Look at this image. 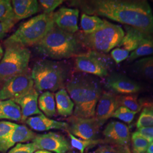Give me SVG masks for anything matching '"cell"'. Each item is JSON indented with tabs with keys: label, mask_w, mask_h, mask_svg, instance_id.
I'll list each match as a JSON object with an SVG mask.
<instances>
[{
	"label": "cell",
	"mask_w": 153,
	"mask_h": 153,
	"mask_svg": "<svg viewBox=\"0 0 153 153\" xmlns=\"http://www.w3.org/2000/svg\"><path fill=\"white\" fill-rule=\"evenodd\" d=\"M148 103L149 104H151V105H153V102H146Z\"/></svg>",
	"instance_id": "cell-45"
},
{
	"label": "cell",
	"mask_w": 153,
	"mask_h": 153,
	"mask_svg": "<svg viewBox=\"0 0 153 153\" xmlns=\"http://www.w3.org/2000/svg\"><path fill=\"white\" fill-rule=\"evenodd\" d=\"M153 55V37L149 35L145 39L137 49L133 51L128 58V62H131L143 56Z\"/></svg>",
	"instance_id": "cell-26"
},
{
	"label": "cell",
	"mask_w": 153,
	"mask_h": 153,
	"mask_svg": "<svg viewBox=\"0 0 153 153\" xmlns=\"http://www.w3.org/2000/svg\"><path fill=\"white\" fill-rule=\"evenodd\" d=\"M124 27L126 30V35H124V38L118 46L122 47L123 49L129 52L137 49L145 39L149 35H151L144 33L129 26H125Z\"/></svg>",
	"instance_id": "cell-20"
},
{
	"label": "cell",
	"mask_w": 153,
	"mask_h": 153,
	"mask_svg": "<svg viewBox=\"0 0 153 153\" xmlns=\"http://www.w3.org/2000/svg\"><path fill=\"white\" fill-rule=\"evenodd\" d=\"M64 2L62 0H40L39 4L44 11L43 13L50 14L53 13L55 9Z\"/></svg>",
	"instance_id": "cell-36"
},
{
	"label": "cell",
	"mask_w": 153,
	"mask_h": 153,
	"mask_svg": "<svg viewBox=\"0 0 153 153\" xmlns=\"http://www.w3.org/2000/svg\"><path fill=\"white\" fill-rule=\"evenodd\" d=\"M67 121V131L75 137L83 140H97L100 129L103 126L95 117L82 118L71 115Z\"/></svg>",
	"instance_id": "cell-10"
},
{
	"label": "cell",
	"mask_w": 153,
	"mask_h": 153,
	"mask_svg": "<svg viewBox=\"0 0 153 153\" xmlns=\"http://www.w3.org/2000/svg\"><path fill=\"white\" fill-rule=\"evenodd\" d=\"M1 83H0V85H1Z\"/></svg>",
	"instance_id": "cell-46"
},
{
	"label": "cell",
	"mask_w": 153,
	"mask_h": 153,
	"mask_svg": "<svg viewBox=\"0 0 153 153\" xmlns=\"http://www.w3.org/2000/svg\"><path fill=\"white\" fill-rule=\"evenodd\" d=\"M5 51L0 61V83L28 70L31 52L25 47L16 44L5 45Z\"/></svg>",
	"instance_id": "cell-7"
},
{
	"label": "cell",
	"mask_w": 153,
	"mask_h": 153,
	"mask_svg": "<svg viewBox=\"0 0 153 153\" xmlns=\"http://www.w3.org/2000/svg\"><path fill=\"white\" fill-rule=\"evenodd\" d=\"M131 70L141 78L153 81V56L135 61L131 64Z\"/></svg>",
	"instance_id": "cell-23"
},
{
	"label": "cell",
	"mask_w": 153,
	"mask_h": 153,
	"mask_svg": "<svg viewBox=\"0 0 153 153\" xmlns=\"http://www.w3.org/2000/svg\"><path fill=\"white\" fill-rule=\"evenodd\" d=\"M34 86L31 72L27 71L6 81L0 89V100H14L27 93Z\"/></svg>",
	"instance_id": "cell-9"
},
{
	"label": "cell",
	"mask_w": 153,
	"mask_h": 153,
	"mask_svg": "<svg viewBox=\"0 0 153 153\" xmlns=\"http://www.w3.org/2000/svg\"><path fill=\"white\" fill-rule=\"evenodd\" d=\"M138 131L141 136L147 139L150 142L153 141V126L143 127L137 129Z\"/></svg>",
	"instance_id": "cell-39"
},
{
	"label": "cell",
	"mask_w": 153,
	"mask_h": 153,
	"mask_svg": "<svg viewBox=\"0 0 153 153\" xmlns=\"http://www.w3.org/2000/svg\"><path fill=\"white\" fill-rule=\"evenodd\" d=\"M129 52L126 49L116 48L113 49L111 52V56L116 64H120L122 61L128 58Z\"/></svg>",
	"instance_id": "cell-37"
},
{
	"label": "cell",
	"mask_w": 153,
	"mask_h": 153,
	"mask_svg": "<svg viewBox=\"0 0 153 153\" xmlns=\"http://www.w3.org/2000/svg\"><path fill=\"white\" fill-rule=\"evenodd\" d=\"M25 123L35 131H48L52 129H60L66 131L68 129L67 123L51 119L43 114L28 117Z\"/></svg>",
	"instance_id": "cell-18"
},
{
	"label": "cell",
	"mask_w": 153,
	"mask_h": 153,
	"mask_svg": "<svg viewBox=\"0 0 153 153\" xmlns=\"http://www.w3.org/2000/svg\"><path fill=\"white\" fill-rule=\"evenodd\" d=\"M38 107L47 117L53 116L56 112L55 94L49 91L42 93L38 98Z\"/></svg>",
	"instance_id": "cell-24"
},
{
	"label": "cell",
	"mask_w": 153,
	"mask_h": 153,
	"mask_svg": "<svg viewBox=\"0 0 153 153\" xmlns=\"http://www.w3.org/2000/svg\"><path fill=\"white\" fill-rule=\"evenodd\" d=\"M131 146L133 153H146L150 143L138 131L132 133L131 136Z\"/></svg>",
	"instance_id": "cell-30"
},
{
	"label": "cell",
	"mask_w": 153,
	"mask_h": 153,
	"mask_svg": "<svg viewBox=\"0 0 153 153\" xmlns=\"http://www.w3.org/2000/svg\"><path fill=\"white\" fill-rule=\"evenodd\" d=\"M55 98L56 107L59 115L63 117L73 115L74 104L65 88L58 90L55 94Z\"/></svg>",
	"instance_id": "cell-21"
},
{
	"label": "cell",
	"mask_w": 153,
	"mask_h": 153,
	"mask_svg": "<svg viewBox=\"0 0 153 153\" xmlns=\"http://www.w3.org/2000/svg\"><path fill=\"white\" fill-rule=\"evenodd\" d=\"M11 4L16 22L32 16L39 10L36 0H13Z\"/></svg>",
	"instance_id": "cell-19"
},
{
	"label": "cell",
	"mask_w": 153,
	"mask_h": 153,
	"mask_svg": "<svg viewBox=\"0 0 153 153\" xmlns=\"http://www.w3.org/2000/svg\"><path fill=\"white\" fill-rule=\"evenodd\" d=\"M131 153V151H130V149H129V147H128V148H126V153Z\"/></svg>",
	"instance_id": "cell-44"
},
{
	"label": "cell",
	"mask_w": 153,
	"mask_h": 153,
	"mask_svg": "<svg viewBox=\"0 0 153 153\" xmlns=\"http://www.w3.org/2000/svg\"><path fill=\"white\" fill-rule=\"evenodd\" d=\"M83 48L107 53L120 44L125 33L120 26L104 19L103 26L91 33H86L79 30L75 33Z\"/></svg>",
	"instance_id": "cell-6"
},
{
	"label": "cell",
	"mask_w": 153,
	"mask_h": 153,
	"mask_svg": "<svg viewBox=\"0 0 153 153\" xmlns=\"http://www.w3.org/2000/svg\"><path fill=\"white\" fill-rule=\"evenodd\" d=\"M119 107H124L133 112L138 113L142 109L140 100H138L137 95H117Z\"/></svg>",
	"instance_id": "cell-29"
},
{
	"label": "cell",
	"mask_w": 153,
	"mask_h": 153,
	"mask_svg": "<svg viewBox=\"0 0 153 153\" xmlns=\"http://www.w3.org/2000/svg\"><path fill=\"white\" fill-rule=\"evenodd\" d=\"M128 147L129 146L121 147L112 144L104 143L99 146L92 153H125Z\"/></svg>",
	"instance_id": "cell-34"
},
{
	"label": "cell",
	"mask_w": 153,
	"mask_h": 153,
	"mask_svg": "<svg viewBox=\"0 0 153 153\" xmlns=\"http://www.w3.org/2000/svg\"><path fill=\"white\" fill-rule=\"evenodd\" d=\"M36 135L27 126L17 124L9 137L0 143V152L5 153L17 143L32 141Z\"/></svg>",
	"instance_id": "cell-17"
},
{
	"label": "cell",
	"mask_w": 153,
	"mask_h": 153,
	"mask_svg": "<svg viewBox=\"0 0 153 153\" xmlns=\"http://www.w3.org/2000/svg\"><path fill=\"white\" fill-rule=\"evenodd\" d=\"M88 15L104 16L144 33L153 34V14L144 0H92L73 2Z\"/></svg>",
	"instance_id": "cell-1"
},
{
	"label": "cell",
	"mask_w": 153,
	"mask_h": 153,
	"mask_svg": "<svg viewBox=\"0 0 153 153\" xmlns=\"http://www.w3.org/2000/svg\"><path fill=\"white\" fill-rule=\"evenodd\" d=\"M31 75L34 88L38 93L44 91L53 93L65 86L68 71L60 62L40 60L33 66Z\"/></svg>",
	"instance_id": "cell-4"
},
{
	"label": "cell",
	"mask_w": 153,
	"mask_h": 153,
	"mask_svg": "<svg viewBox=\"0 0 153 153\" xmlns=\"http://www.w3.org/2000/svg\"><path fill=\"white\" fill-rule=\"evenodd\" d=\"M143 108L136 123L137 129L153 126V105L140 100Z\"/></svg>",
	"instance_id": "cell-28"
},
{
	"label": "cell",
	"mask_w": 153,
	"mask_h": 153,
	"mask_svg": "<svg viewBox=\"0 0 153 153\" xmlns=\"http://www.w3.org/2000/svg\"><path fill=\"white\" fill-rule=\"evenodd\" d=\"M136 112L124 107H119L116 110L112 117L118 119L128 124H131L133 120Z\"/></svg>",
	"instance_id": "cell-32"
},
{
	"label": "cell",
	"mask_w": 153,
	"mask_h": 153,
	"mask_svg": "<svg viewBox=\"0 0 153 153\" xmlns=\"http://www.w3.org/2000/svg\"><path fill=\"white\" fill-rule=\"evenodd\" d=\"M16 126L10 121H0V143L9 137Z\"/></svg>",
	"instance_id": "cell-33"
},
{
	"label": "cell",
	"mask_w": 153,
	"mask_h": 153,
	"mask_svg": "<svg viewBox=\"0 0 153 153\" xmlns=\"http://www.w3.org/2000/svg\"><path fill=\"white\" fill-rule=\"evenodd\" d=\"M66 90L74 104L73 115L82 118L95 117V109L103 90L98 78L83 73L68 80Z\"/></svg>",
	"instance_id": "cell-2"
},
{
	"label": "cell",
	"mask_w": 153,
	"mask_h": 153,
	"mask_svg": "<svg viewBox=\"0 0 153 153\" xmlns=\"http://www.w3.org/2000/svg\"><path fill=\"white\" fill-rule=\"evenodd\" d=\"M119 107L117 95L110 91H104L97 105L95 117L104 125L109 118L112 117Z\"/></svg>",
	"instance_id": "cell-15"
},
{
	"label": "cell",
	"mask_w": 153,
	"mask_h": 153,
	"mask_svg": "<svg viewBox=\"0 0 153 153\" xmlns=\"http://www.w3.org/2000/svg\"><path fill=\"white\" fill-rule=\"evenodd\" d=\"M104 19L98 16H91L83 13L81 18V26L82 31L86 33H91L97 31L104 25Z\"/></svg>",
	"instance_id": "cell-25"
},
{
	"label": "cell",
	"mask_w": 153,
	"mask_h": 153,
	"mask_svg": "<svg viewBox=\"0 0 153 153\" xmlns=\"http://www.w3.org/2000/svg\"><path fill=\"white\" fill-rule=\"evenodd\" d=\"M38 149L33 142L26 143H17L11 148L8 153H33Z\"/></svg>",
	"instance_id": "cell-35"
},
{
	"label": "cell",
	"mask_w": 153,
	"mask_h": 153,
	"mask_svg": "<svg viewBox=\"0 0 153 153\" xmlns=\"http://www.w3.org/2000/svg\"><path fill=\"white\" fill-rule=\"evenodd\" d=\"M146 153H153V142L150 143Z\"/></svg>",
	"instance_id": "cell-40"
},
{
	"label": "cell",
	"mask_w": 153,
	"mask_h": 153,
	"mask_svg": "<svg viewBox=\"0 0 153 153\" xmlns=\"http://www.w3.org/2000/svg\"><path fill=\"white\" fill-rule=\"evenodd\" d=\"M0 22L16 23L11 1L10 0H0Z\"/></svg>",
	"instance_id": "cell-31"
},
{
	"label": "cell",
	"mask_w": 153,
	"mask_h": 153,
	"mask_svg": "<svg viewBox=\"0 0 153 153\" xmlns=\"http://www.w3.org/2000/svg\"><path fill=\"white\" fill-rule=\"evenodd\" d=\"M39 53L54 60H63L81 53L82 45L76 34L67 33L56 25L34 45Z\"/></svg>",
	"instance_id": "cell-3"
},
{
	"label": "cell",
	"mask_w": 153,
	"mask_h": 153,
	"mask_svg": "<svg viewBox=\"0 0 153 153\" xmlns=\"http://www.w3.org/2000/svg\"><path fill=\"white\" fill-rule=\"evenodd\" d=\"M53 13H42L22 23L4 41V45L16 44L25 47L34 46L54 26Z\"/></svg>",
	"instance_id": "cell-5"
},
{
	"label": "cell",
	"mask_w": 153,
	"mask_h": 153,
	"mask_svg": "<svg viewBox=\"0 0 153 153\" xmlns=\"http://www.w3.org/2000/svg\"><path fill=\"white\" fill-rule=\"evenodd\" d=\"M33 153H53L47 150H38L36 152H35Z\"/></svg>",
	"instance_id": "cell-41"
},
{
	"label": "cell",
	"mask_w": 153,
	"mask_h": 153,
	"mask_svg": "<svg viewBox=\"0 0 153 153\" xmlns=\"http://www.w3.org/2000/svg\"><path fill=\"white\" fill-rule=\"evenodd\" d=\"M105 86L110 92L116 95L135 94L141 89L138 83L117 73H111L106 77Z\"/></svg>",
	"instance_id": "cell-12"
},
{
	"label": "cell",
	"mask_w": 153,
	"mask_h": 153,
	"mask_svg": "<svg viewBox=\"0 0 153 153\" xmlns=\"http://www.w3.org/2000/svg\"><path fill=\"white\" fill-rule=\"evenodd\" d=\"M112 65V60L109 56L94 51L83 52L75 58L77 71L100 78L109 75Z\"/></svg>",
	"instance_id": "cell-8"
},
{
	"label": "cell",
	"mask_w": 153,
	"mask_h": 153,
	"mask_svg": "<svg viewBox=\"0 0 153 153\" xmlns=\"http://www.w3.org/2000/svg\"><path fill=\"white\" fill-rule=\"evenodd\" d=\"M66 153H79V152H78L75 151V150H74L71 149L70 150H69Z\"/></svg>",
	"instance_id": "cell-43"
},
{
	"label": "cell",
	"mask_w": 153,
	"mask_h": 153,
	"mask_svg": "<svg viewBox=\"0 0 153 153\" xmlns=\"http://www.w3.org/2000/svg\"><path fill=\"white\" fill-rule=\"evenodd\" d=\"M16 23L14 22H0V40L4 38L12 28L14 27Z\"/></svg>",
	"instance_id": "cell-38"
},
{
	"label": "cell",
	"mask_w": 153,
	"mask_h": 153,
	"mask_svg": "<svg viewBox=\"0 0 153 153\" xmlns=\"http://www.w3.org/2000/svg\"><path fill=\"white\" fill-rule=\"evenodd\" d=\"M79 10L62 7L53 13V19L55 25L61 30L75 34L79 31L78 20Z\"/></svg>",
	"instance_id": "cell-14"
},
{
	"label": "cell",
	"mask_w": 153,
	"mask_h": 153,
	"mask_svg": "<svg viewBox=\"0 0 153 153\" xmlns=\"http://www.w3.org/2000/svg\"><path fill=\"white\" fill-rule=\"evenodd\" d=\"M32 142L38 150L55 153H66L71 149L70 142L63 135L55 132L36 134Z\"/></svg>",
	"instance_id": "cell-11"
},
{
	"label": "cell",
	"mask_w": 153,
	"mask_h": 153,
	"mask_svg": "<svg viewBox=\"0 0 153 153\" xmlns=\"http://www.w3.org/2000/svg\"><path fill=\"white\" fill-rule=\"evenodd\" d=\"M71 141V147L78 150L80 153H84L85 150L88 148H92L100 143H106L104 140H83L75 137L69 131H66Z\"/></svg>",
	"instance_id": "cell-27"
},
{
	"label": "cell",
	"mask_w": 153,
	"mask_h": 153,
	"mask_svg": "<svg viewBox=\"0 0 153 153\" xmlns=\"http://www.w3.org/2000/svg\"><path fill=\"white\" fill-rule=\"evenodd\" d=\"M4 49H3L2 47L1 46V45L0 44V61L1 60V59H2V58L3 56H4Z\"/></svg>",
	"instance_id": "cell-42"
},
{
	"label": "cell",
	"mask_w": 153,
	"mask_h": 153,
	"mask_svg": "<svg viewBox=\"0 0 153 153\" xmlns=\"http://www.w3.org/2000/svg\"><path fill=\"white\" fill-rule=\"evenodd\" d=\"M20 121L22 120L21 107L11 99L0 100V120Z\"/></svg>",
	"instance_id": "cell-22"
},
{
	"label": "cell",
	"mask_w": 153,
	"mask_h": 153,
	"mask_svg": "<svg viewBox=\"0 0 153 153\" xmlns=\"http://www.w3.org/2000/svg\"><path fill=\"white\" fill-rule=\"evenodd\" d=\"M38 98L39 93L35 88H33L22 97L13 100L21 107L22 122L25 123L28 117L33 115L43 114L39 108Z\"/></svg>",
	"instance_id": "cell-16"
},
{
	"label": "cell",
	"mask_w": 153,
	"mask_h": 153,
	"mask_svg": "<svg viewBox=\"0 0 153 153\" xmlns=\"http://www.w3.org/2000/svg\"><path fill=\"white\" fill-rule=\"evenodd\" d=\"M106 143L121 147L128 146L131 141L129 127L117 121H112L106 126L103 131Z\"/></svg>",
	"instance_id": "cell-13"
}]
</instances>
